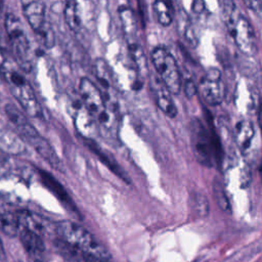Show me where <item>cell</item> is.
Here are the masks:
<instances>
[{
  "instance_id": "cell-1",
  "label": "cell",
  "mask_w": 262,
  "mask_h": 262,
  "mask_svg": "<svg viewBox=\"0 0 262 262\" xmlns=\"http://www.w3.org/2000/svg\"><path fill=\"white\" fill-rule=\"evenodd\" d=\"M219 7L222 20L235 46L245 55H254L257 52V41L249 19L232 1H221Z\"/></svg>"
},
{
  "instance_id": "cell-2",
  "label": "cell",
  "mask_w": 262,
  "mask_h": 262,
  "mask_svg": "<svg viewBox=\"0 0 262 262\" xmlns=\"http://www.w3.org/2000/svg\"><path fill=\"white\" fill-rule=\"evenodd\" d=\"M78 93L80 101L94 121L105 131L116 134L118 127L117 116L115 111L105 103L98 86L88 78H82L79 82Z\"/></svg>"
},
{
  "instance_id": "cell-3",
  "label": "cell",
  "mask_w": 262,
  "mask_h": 262,
  "mask_svg": "<svg viewBox=\"0 0 262 262\" xmlns=\"http://www.w3.org/2000/svg\"><path fill=\"white\" fill-rule=\"evenodd\" d=\"M55 232L61 241L70 245L83 255L95 256L110 260L111 254L107 249L99 243V241L82 225L70 221L62 220L55 224Z\"/></svg>"
},
{
  "instance_id": "cell-4",
  "label": "cell",
  "mask_w": 262,
  "mask_h": 262,
  "mask_svg": "<svg viewBox=\"0 0 262 262\" xmlns=\"http://www.w3.org/2000/svg\"><path fill=\"white\" fill-rule=\"evenodd\" d=\"M0 73L3 75L12 95L21 106L25 114L33 118L44 119L43 108L41 107L32 86L25 76L16 69L9 66L8 62L0 69Z\"/></svg>"
},
{
  "instance_id": "cell-5",
  "label": "cell",
  "mask_w": 262,
  "mask_h": 262,
  "mask_svg": "<svg viewBox=\"0 0 262 262\" xmlns=\"http://www.w3.org/2000/svg\"><path fill=\"white\" fill-rule=\"evenodd\" d=\"M4 28L15 62L23 71L30 72L33 67L32 47L23 23L14 13H7L4 18Z\"/></svg>"
},
{
  "instance_id": "cell-6",
  "label": "cell",
  "mask_w": 262,
  "mask_h": 262,
  "mask_svg": "<svg viewBox=\"0 0 262 262\" xmlns=\"http://www.w3.org/2000/svg\"><path fill=\"white\" fill-rule=\"evenodd\" d=\"M150 57L162 83L171 94H178L181 89V75L174 56L164 47H156Z\"/></svg>"
},
{
  "instance_id": "cell-7",
  "label": "cell",
  "mask_w": 262,
  "mask_h": 262,
  "mask_svg": "<svg viewBox=\"0 0 262 262\" xmlns=\"http://www.w3.org/2000/svg\"><path fill=\"white\" fill-rule=\"evenodd\" d=\"M21 7L31 29L45 46L51 47L54 44V35L46 20L45 3L43 1H23Z\"/></svg>"
},
{
  "instance_id": "cell-8",
  "label": "cell",
  "mask_w": 262,
  "mask_h": 262,
  "mask_svg": "<svg viewBox=\"0 0 262 262\" xmlns=\"http://www.w3.org/2000/svg\"><path fill=\"white\" fill-rule=\"evenodd\" d=\"M190 138L195 159L204 166L211 167L214 162L215 148L212 137L199 119L190 123Z\"/></svg>"
},
{
  "instance_id": "cell-9",
  "label": "cell",
  "mask_w": 262,
  "mask_h": 262,
  "mask_svg": "<svg viewBox=\"0 0 262 262\" xmlns=\"http://www.w3.org/2000/svg\"><path fill=\"white\" fill-rule=\"evenodd\" d=\"M203 99L210 105H219L225 97V85L218 69H209L202 77L199 87Z\"/></svg>"
},
{
  "instance_id": "cell-10",
  "label": "cell",
  "mask_w": 262,
  "mask_h": 262,
  "mask_svg": "<svg viewBox=\"0 0 262 262\" xmlns=\"http://www.w3.org/2000/svg\"><path fill=\"white\" fill-rule=\"evenodd\" d=\"M84 144L98 158V160L108 169L111 170L116 176L121 178L123 181L126 183H130V178L128 174L124 171V169L120 166V164L116 161V159L106 151L105 149L101 148L96 141L93 140V138H87V137H82Z\"/></svg>"
},
{
  "instance_id": "cell-11",
  "label": "cell",
  "mask_w": 262,
  "mask_h": 262,
  "mask_svg": "<svg viewBox=\"0 0 262 262\" xmlns=\"http://www.w3.org/2000/svg\"><path fill=\"white\" fill-rule=\"evenodd\" d=\"M38 175L40 178V181L44 186H46L70 211L77 213L78 210L72 201L71 196L69 195L68 191L63 187V185L49 172L42 170V169H37Z\"/></svg>"
},
{
  "instance_id": "cell-12",
  "label": "cell",
  "mask_w": 262,
  "mask_h": 262,
  "mask_svg": "<svg viewBox=\"0 0 262 262\" xmlns=\"http://www.w3.org/2000/svg\"><path fill=\"white\" fill-rule=\"evenodd\" d=\"M93 72L94 76L99 84V89L103 95L104 101L108 107L113 104L112 101V88H113V81H112V73L108 68L106 61L102 58H97L93 64ZM112 108V107H111Z\"/></svg>"
},
{
  "instance_id": "cell-13",
  "label": "cell",
  "mask_w": 262,
  "mask_h": 262,
  "mask_svg": "<svg viewBox=\"0 0 262 262\" xmlns=\"http://www.w3.org/2000/svg\"><path fill=\"white\" fill-rule=\"evenodd\" d=\"M151 90L155 97V101L159 108L169 118H175L177 115V107L172 99L171 93L158 79H154L151 83Z\"/></svg>"
},
{
  "instance_id": "cell-14",
  "label": "cell",
  "mask_w": 262,
  "mask_h": 262,
  "mask_svg": "<svg viewBox=\"0 0 262 262\" xmlns=\"http://www.w3.org/2000/svg\"><path fill=\"white\" fill-rule=\"evenodd\" d=\"M17 215L23 227L38 233L42 237L44 235H48L53 230V225L50 223V221L36 213L21 210L17 212Z\"/></svg>"
},
{
  "instance_id": "cell-15",
  "label": "cell",
  "mask_w": 262,
  "mask_h": 262,
  "mask_svg": "<svg viewBox=\"0 0 262 262\" xmlns=\"http://www.w3.org/2000/svg\"><path fill=\"white\" fill-rule=\"evenodd\" d=\"M0 150L10 155H21L26 151L25 141L7 126L0 123Z\"/></svg>"
},
{
  "instance_id": "cell-16",
  "label": "cell",
  "mask_w": 262,
  "mask_h": 262,
  "mask_svg": "<svg viewBox=\"0 0 262 262\" xmlns=\"http://www.w3.org/2000/svg\"><path fill=\"white\" fill-rule=\"evenodd\" d=\"M255 137V127L249 120H241L235 125V140L243 152H247Z\"/></svg>"
},
{
  "instance_id": "cell-17",
  "label": "cell",
  "mask_w": 262,
  "mask_h": 262,
  "mask_svg": "<svg viewBox=\"0 0 262 262\" xmlns=\"http://www.w3.org/2000/svg\"><path fill=\"white\" fill-rule=\"evenodd\" d=\"M18 235L24 249L28 253L38 255L45 251L44 239L38 233L21 226Z\"/></svg>"
},
{
  "instance_id": "cell-18",
  "label": "cell",
  "mask_w": 262,
  "mask_h": 262,
  "mask_svg": "<svg viewBox=\"0 0 262 262\" xmlns=\"http://www.w3.org/2000/svg\"><path fill=\"white\" fill-rule=\"evenodd\" d=\"M177 29L181 37L192 47L198 45V37L194 31V27L188 17L187 13L182 9L177 14Z\"/></svg>"
},
{
  "instance_id": "cell-19",
  "label": "cell",
  "mask_w": 262,
  "mask_h": 262,
  "mask_svg": "<svg viewBox=\"0 0 262 262\" xmlns=\"http://www.w3.org/2000/svg\"><path fill=\"white\" fill-rule=\"evenodd\" d=\"M21 224L17 212L3 211L0 212V229L8 237H15L18 235Z\"/></svg>"
},
{
  "instance_id": "cell-20",
  "label": "cell",
  "mask_w": 262,
  "mask_h": 262,
  "mask_svg": "<svg viewBox=\"0 0 262 262\" xmlns=\"http://www.w3.org/2000/svg\"><path fill=\"white\" fill-rule=\"evenodd\" d=\"M152 7L157 20L160 25L164 27H168L169 25H171L174 17V9L170 2L156 1L154 2Z\"/></svg>"
},
{
  "instance_id": "cell-21",
  "label": "cell",
  "mask_w": 262,
  "mask_h": 262,
  "mask_svg": "<svg viewBox=\"0 0 262 262\" xmlns=\"http://www.w3.org/2000/svg\"><path fill=\"white\" fill-rule=\"evenodd\" d=\"M64 20L70 28L75 33H78L81 29V16H80V10L79 5L75 1H69L66 3L64 10Z\"/></svg>"
},
{
  "instance_id": "cell-22",
  "label": "cell",
  "mask_w": 262,
  "mask_h": 262,
  "mask_svg": "<svg viewBox=\"0 0 262 262\" xmlns=\"http://www.w3.org/2000/svg\"><path fill=\"white\" fill-rule=\"evenodd\" d=\"M192 211L199 217H206L209 214V202L206 195L201 192H193L191 195Z\"/></svg>"
},
{
  "instance_id": "cell-23",
  "label": "cell",
  "mask_w": 262,
  "mask_h": 262,
  "mask_svg": "<svg viewBox=\"0 0 262 262\" xmlns=\"http://www.w3.org/2000/svg\"><path fill=\"white\" fill-rule=\"evenodd\" d=\"M213 193H214L215 200H216L218 206L221 208V210L226 213H229L230 212V204H229L228 198L226 196L224 187L218 178H216L213 183Z\"/></svg>"
},
{
  "instance_id": "cell-24",
  "label": "cell",
  "mask_w": 262,
  "mask_h": 262,
  "mask_svg": "<svg viewBox=\"0 0 262 262\" xmlns=\"http://www.w3.org/2000/svg\"><path fill=\"white\" fill-rule=\"evenodd\" d=\"M198 90L196 85L192 81L191 78H186L184 81V93L188 98H191L192 96L195 95Z\"/></svg>"
},
{
  "instance_id": "cell-25",
  "label": "cell",
  "mask_w": 262,
  "mask_h": 262,
  "mask_svg": "<svg viewBox=\"0 0 262 262\" xmlns=\"http://www.w3.org/2000/svg\"><path fill=\"white\" fill-rule=\"evenodd\" d=\"M245 4L248 6V8H250L251 10H253L254 12H256L258 15H260L262 17V2H260V1H245Z\"/></svg>"
},
{
  "instance_id": "cell-26",
  "label": "cell",
  "mask_w": 262,
  "mask_h": 262,
  "mask_svg": "<svg viewBox=\"0 0 262 262\" xmlns=\"http://www.w3.org/2000/svg\"><path fill=\"white\" fill-rule=\"evenodd\" d=\"M7 57H8L7 56V50L5 49V45L3 43L2 37L0 36V69L8 62Z\"/></svg>"
},
{
  "instance_id": "cell-27",
  "label": "cell",
  "mask_w": 262,
  "mask_h": 262,
  "mask_svg": "<svg viewBox=\"0 0 262 262\" xmlns=\"http://www.w3.org/2000/svg\"><path fill=\"white\" fill-rule=\"evenodd\" d=\"M205 9V3L203 1H194L192 3V11L194 13H201Z\"/></svg>"
},
{
  "instance_id": "cell-28",
  "label": "cell",
  "mask_w": 262,
  "mask_h": 262,
  "mask_svg": "<svg viewBox=\"0 0 262 262\" xmlns=\"http://www.w3.org/2000/svg\"><path fill=\"white\" fill-rule=\"evenodd\" d=\"M83 258H84L85 262H110V260H107V259L90 256V255H83Z\"/></svg>"
},
{
  "instance_id": "cell-29",
  "label": "cell",
  "mask_w": 262,
  "mask_h": 262,
  "mask_svg": "<svg viewBox=\"0 0 262 262\" xmlns=\"http://www.w3.org/2000/svg\"><path fill=\"white\" fill-rule=\"evenodd\" d=\"M0 259L1 260L5 259V251H4V247H3V244H2L1 237H0Z\"/></svg>"
},
{
  "instance_id": "cell-30",
  "label": "cell",
  "mask_w": 262,
  "mask_h": 262,
  "mask_svg": "<svg viewBox=\"0 0 262 262\" xmlns=\"http://www.w3.org/2000/svg\"><path fill=\"white\" fill-rule=\"evenodd\" d=\"M36 262H40V261H36Z\"/></svg>"
}]
</instances>
